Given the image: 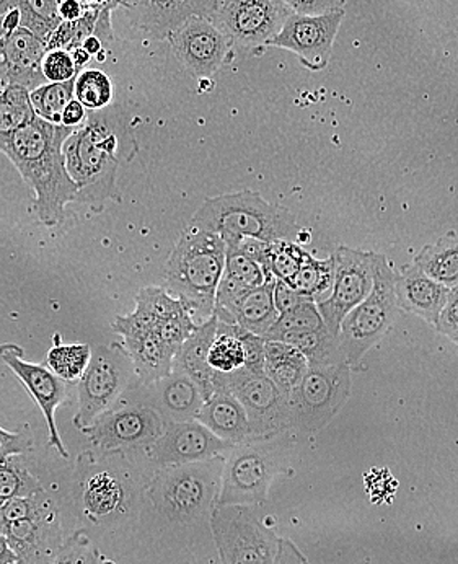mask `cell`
<instances>
[{"mask_svg":"<svg viewBox=\"0 0 458 564\" xmlns=\"http://www.w3.org/2000/svg\"><path fill=\"white\" fill-rule=\"evenodd\" d=\"M138 152L131 118L123 108L88 111L87 120L64 145L67 170L79 186L76 203L101 210L105 203L120 202L118 170Z\"/></svg>","mask_w":458,"mask_h":564,"instance_id":"6da1fadb","label":"cell"},{"mask_svg":"<svg viewBox=\"0 0 458 564\" xmlns=\"http://www.w3.org/2000/svg\"><path fill=\"white\" fill-rule=\"evenodd\" d=\"M74 131L36 115L0 149L35 193L36 213L46 227L59 226L67 204L76 203L79 195L64 154V145Z\"/></svg>","mask_w":458,"mask_h":564,"instance_id":"7a4b0ae2","label":"cell"},{"mask_svg":"<svg viewBox=\"0 0 458 564\" xmlns=\"http://www.w3.org/2000/svg\"><path fill=\"white\" fill-rule=\"evenodd\" d=\"M226 254L227 243L217 234L193 226L186 227L170 253L164 288L188 305L198 325L214 315Z\"/></svg>","mask_w":458,"mask_h":564,"instance_id":"3957f363","label":"cell"},{"mask_svg":"<svg viewBox=\"0 0 458 564\" xmlns=\"http://www.w3.org/2000/svg\"><path fill=\"white\" fill-rule=\"evenodd\" d=\"M189 226L217 234L227 247H236L246 237L271 243L295 240L301 234L286 207L268 203L260 193L250 189L206 199Z\"/></svg>","mask_w":458,"mask_h":564,"instance_id":"277c9868","label":"cell"},{"mask_svg":"<svg viewBox=\"0 0 458 564\" xmlns=\"http://www.w3.org/2000/svg\"><path fill=\"white\" fill-rule=\"evenodd\" d=\"M290 445L287 431L233 445L226 457L216 506H254L266 501L271 484L286 467Z\"/></svg>","mask_w":458,"mask_h":564,"instance_id":"5b68a950","label":"cell"},{"mask_svg":"<svg viewBox=\"0 0 458 564\" xmlns=\"http://www.w3.org/2000/svg\"><path fill=\"white\" fill-rule=\"evenodd\" d=\"M223 465L226 455H217L209 460L161 468L149 486V498L173 521H195L216 505Z\"/></svg>","mask_w":458,"mask_h":564,"instance_id":"8992f818","label":"cell"},{"mask_svg":"<svg viewBox=\"0 0 458 564\" xmlns=\"http://www.w3.org/2000/svg\"><path fill=\"white\" fill-rule=\"evenodd\" d=\"M395 271L383 254L377 257L375 282L369 297L341 323L338 341L346 361H361L385 336L396 315Z\"/></svg>","mask_w":458,"mask_h":564,"instance_id":"52a82bcc","label":"cell"},{"mask_svg":"<svg viewBox=\"0 0 458 564\" xmlns=\"http://www.w3.org/2000/svg\"><path fill=\"white\" fill-rule=\"evenodd\" d=\"M351 395L348 362L308 366L290 399L291 430L314 434L324 430Z\"/></svg>","mask_w":458,"mask_h":564,"instance_id":"ba28073f","label":"cell"},{"mask_svg":"<svg viewBox=\"0 0 458 564\" xmlns=\"http://www.w3.org/2000/svg\"><path fill=\"white\" fill-rule=\"evenodd\" d=\"M210 529L222 564H274L280 539L253 506H214Z\"/></svg>","mask_w":458,"mask_h":564,"instance_id":"9c48e42d","label":"cell"},{"mask_svg":"<svg viewBox=\"0 0 458 564\" xmlns=\"http://www.w3.org/2000/svg\"><path fill=\"white\" fill-rule=\"evenodd\" d=\"M134 372L131 359L123 346H97L91 352L90 364L77 383L79 411L74 417V426L85 430L98 416L113 410L121 402L129 380Z\"/></svg>","mask_w":458,"mask_h":564,"instance_id":"30bf717a","label":"cell"},{"mask_svg":"<svg viewBox=\"0 0 458 564\" xmlns=\"http://www.w3.org/2000/svg\"><path fill=\"white\" fill-rule=\"evenodd\" d=\"M229 390L249 414L251 437L273 436L290 431V399L277 389L266 372L243 369L237 372L217 373L216 392Z\"/></svg>","mask_w":458,"mask_h":564,"instance_id":"8fae6325","label":"cell"},{"mask_svg":"<svg viewBox=\"0 0 458 564\" xmlns=\"http://www.w3.org/2000/svg\"><path fill=\"white\" fill-rule=\"evenodd\" d=\"M377 257L371 251L339 247L335 251L336 274L330 297L317 307L331 335L339 336L346 315L366 301L374 289Z\"/></svg>","mask_w":458,"mask_h":564,"instance_id":"7c38bea8","label":"cell"},{"mask_svg":"<svg viewBox=\"0 0 458 564\" xmlns=\"http://www.w3.org/2000/svg\"><path fill=\"white\" fill-rule=\"evenodd\" d=\"M294 13L283 0H217L212 22L242 47L266 46Z\"/></svg>","mask_w":458,"mask_h":564,"instance_id":"4fadbf2b","label":"cell"},{"mask_svg":"<svg viewBox=\"0 0 458 564\" xmlns=\"http://www.w3.org/2000/svg\"><path fill=\"white\" fill-rule=\"evenodd\" d=\"M161 414L144 404H123L98 416L83 433L105 452L151 448L164 434Z\"/></svg>","mask_w":458,"mask_h":564,"instance_id":"5bb4252c","label":"cell"},{"mask_svg":"<svg viewBox=\"0 0 458 564\" xmlns=\"http://www.w3.org/2000/svg\"><path fill=\"white\" fill-rule=\"evenodd\" d=\"M170 47L186 73L198 79H209L229 63L232 39L205 17H192L167 36Z\"/></svg>","mask_w":458,"mask_h":564,"instance_id":"9a60e30c","label":"cell"},{"mask_svg":"<svg viewBox=\"0 0 458 564\" xmlns=\"http://www.w3.org/2000/svg\"><path fill=\"white\" fill-rule=\"evenodd\" d=\"M342 19L345 10L325 15H302L294 12L284 23L283 30L266 46L292 51L307 69H325Z\"/></svg>","mask_w":458,"mask_h":564,"instance_id":"2e32d148","label":"cell"},{"mask_svg":"<svg viewBox=\"0 0 458 564\" xmlns=\"http://www.w3.org/2000/svg\"><path fill=\"white\" fill-rule=\"evenodd\" d=\"M205 402V393L198 383L178 367H173L165 379L129 387L120 403L144 404L157 411L165 424H170L196 420Z\"/></svg>","mask_w":458,"mask_h":564,"instance_id":"e0dca14e","label":"cell"},{"mask_svg":"<svg viewBox=\"0 0 458 564\" xmlns=\"http://www.w3.org/2000/svg\"><path fill=\"white\" fill-rule=\"evenodd\" d=\"M0 359L22 380L23 386L42 410L47 431H50L51 447L56 448L63 457H67L69 454L56 426V410L69 397L70 382L57 377L50 367L25 361L23 349L13 343L0 345Z\"/></svg>","mask_w":458,"mask_h":564,"instance_id":"ac0fdd59","label":"cell"},{"mask_svg":"<svg viewBox=\"0 0 458 564\" xmlns=\"http://www.w3.org/2000/svg\"><path fill=\"white\" fill-rule=\"evenodd\" d=\"M236 444L220 440L198 420L170 423L157 443L149 448L152 462L159 468L195 464L226 455Z\"/></svg>","mask_w":458,"mask_h":564,"instance_id":"d6986e66","label":"cell"},{"mask_svg":"<svg viewBox=\"0 0 458 564\" xmlns=\"http://www.w3.org/2000/svg\"><path fill=\"white\" fill-rule=\"evenodd\" d=\"M113 329L123 336V349L131 359L139 383H152L170 376L178 352L170 348L157 329L128 321L126 315L115 318Z\"/></svg>","mask_w":458,"mask_h":564,"instance_id":"ffe728a7","label":"cell"},{"mask_svg":"<svg viewBox=\"0 0 458 564\" xmlns=\"http://www.w3.org/2000/svg\"><path fill=\"white\" fill-rule=\"evenodd\" d=\"M0 533L19 556L17 564H50L64 543L56 508L0 525Z\"/></svg>","mask_w":458,"mask_h":564,"instance_id":"44dd1931","label":"cell"},{"mask_svg":"<svg viewBox=\"0 0 458 564\" xmlns=\"http://www.w3.org/2000/svg\"><path fill=\"white\" fill-rule=\"evenodd\" d=\"M216 6L217 0H124L132 25L155 40H167L192 17L212 19Z\"/></svg>","mask_w":458,"mask_h":564,"instance_id":"7402d4cb","label":"cell"},{"mask_svg":"<svg viewBox=\"0 0 458 564\" xmlns=\"http://www.w3.org/2000/svg\"><path fill=\"white\" fill-rule=\"evenodd\" d=\"M47 41L29 29H19L0 43V80L3 85H22L30 91L47 84L43 59Z\"/></svg>","mask_w":458,"mask_h":564,"instance_id":"603a6c76","label":"cell"},{"mask_svg":"<svg viewBox=\"0 0 458 564\" xmlns=\"http://www.w3.org/2000/svg\"><path fill=\"white\" fill-rule=\"evenodd\" d=\"M395 294L400 308L436 326L452 289L427 276L416 263H412L395 273Z\"/></svg>","mask_w":458,"mask_h":564,"instance_id":"cb8c5ba5","label":"cell"},{"mask_svg":"<svg viewBox=\"0 0 458 564\" xmlns=\"http://www.w3.org/2000/svg\"><path fill=\"white\" fill-rule=\"evenodd\" d=\"M196 420L229 443L237 445L251 440L249 414L229 390H220L206 400Z\"/></svg>","mask_w":458,"mask_h":564,"instance_id":"d4e9b609","label":"cell"},{"mask_svg":"<svg viewBox=\"0 0 458 564\" xmlns=\"http://www.w3.org/2000/svg\"><path fill=\"white\" fill-rule=\"evenodd\" d=\"M217 326H219V318L216 315L201 323L196 332L186 339L185 345L179 348L175 366H173L188 373L198 383L206 400L216 393L217 373L210 369L208 358L210 345L216 338Z\"/></svg>","mask_w":458,"mask_h":564,"instance_id":"484cf974","label":"cell"},{"mask_svg":"<svg viewBox=\"0 0 458 564\" xmlns=\"http://www.w3.org/2000/svg\"><path fill=\"white\" fill-rule=\"evenodd\" d=\"M264 352H266L264 372L276 383L277 389L286 395V399H291L295 387L307 373V359L290 343L271 341V339H266Z\"/></svg>","mask_w":458,"mask_h":564,"instance_id":"4316f807","label":"cell"},{"mask_svg":"<svg viewBox=\"0 0 458 564\" xmlns=\"http://www.w3.org/2000/svg\"><path fill=\"white\" fill-rule=\"evenodd\" d=\"M274 284L276 281H270L251 289L237 307L236 325L253 335L266 336L271 326L280 318V312L274 304Z\"/></svg>","mask_w":458,"mask_h":564,"instance_id":"83f0119b","label":"cell"},{"mask_svg":"<svg viewBox=\"0 0 458 564\" xmlns=\"http://www.w3.org/2000/svg\"><path fill=\"white\" fill-rule=\"evenodd\" d=\"M417 267L437 282L449 285L450 289L458 285V237L447 236L436 243L427 245L416 254Z\"/></svg>","mask_w":458,"mask_h":564,"instance_id":"f1b7e54d","label":"cell"},{"mask_svg":"<svg viewBox=\"0 0 458 564\" xmlns=\"http://www.w3.org/2000/svg\"><path fill=\"white\" fill-rule=\"evenodd\" d=\"M208 362L214 372L222 376L246 367L247 352L242 339V326L219 322L216 338L210 345Z\"/></svg>","mask_w":458,"mask_h":564,"instance_id":"f546056e","label":"cell"},{"mask_svg":"<svg viewBox=\"0 0 458 564\" xmlns=\"http://www.w3.org/2000/svg\"><path fill=\"white\" fill-rule=\"evenodd\" d=\"M124 502V489L120 481L108 474L94 475L87 481L84 492V508L88 518L100 522L101 519L117 514Z\"/></svg>","mask_w":458,"mask_h":564,"instance_id":"4dcf8cb0","label":"cell"},{"mask_svg":"<svg viewBox=\"0 0 458 564\" xmlns=\"http://www.w3.org/2000/svg\"><path fill=\"white\" fill-rule=\"evenodd\" d=\"M280 341L290 343L307 359L308 366H327V364L348 362L341 348L338 336H334L325 326L312 332L295 333L281 338ZM349 364V362H348Z\"/></svg>","mask_w":458,"mask_h":564,"instance_id":"1f68e13d","label":"cell"},{"mask_svg":"<svg viewBox=\"0 0 458 564\" xmlns=\"http://www.w3.org/2000/svg\"><path fill=\"white\" fill-rule=\"evenodd\" d=\"M36 117L30 90L22 85H7L0 95V149L13 132Z\"/></svg>","mask_w":458,"mask_h":564,"instance_id":"d6a6232c","label":"cell"},{"mask_svg":"<svg viewBox=\"0 0 458 564\" xmlns=\"http://www.w3.org/2000/svg\"><path fill=\"white\" fill-rule=\"evenodd\" d=\"M336 274V258L335 254L325 258V260H317V258L308 254L307 261L304 267L297 271L295 276H292L290 284L295 291L301 292L305 297L314 302L324 301V295L334 289Z\"/></svg>","mask_w":458,"mask_h":564,"instance_id":"836d02e7","label":"cell"},{"mask_svg":"<svg viewBox=\"0 0 458 564\" xmlns=\"http://www.w3.org/2000/svg\"><path fill=\"white\" fill-rule=\"evenodd\" d=\"M77 77L67 82H47L30 91L35 113L43 120L63 124V113L67 105L76 98Z\"/></svg>","mask_w":458,"mask_h":564,"instance_id":"e575fe53","label":"cell"},{"mask_svg":"<svg viewBox=\"0 0 458 564\" xmlns=\"http://www.w3.org/2000/svg\"><path fill=\"white\" fill-rule=\"evenodd\" d=\"M308 254L310 253L294 240H274L270 243L266 267L263 268L266 282L290 281L304 267Z\"/></svg>","mask_w":458,"mask_h":564,"instance_id":"d590c367","label":"cell"},{"mask_svg":"<svg viewBox=\"0 0 458 564\" xmlns=\"http://www.w3.org/2000/svg\"><path fill=\"white\" fill-rule=\"evenodd\" d=\"M22 12V29L50 40L54 30L63 23L59 6L63 0H10Z\"/></svg>","mask_w":458,"mask_h":564,"instance_id":"8d00e7d4","label":"cell"},{"mask_svg":"<svg viewBox=\"0 0 458 564\" xmlns=\"http://www.w3.org/2000/svg\"><path fill=\"white\" fill-rule=\"evenodd\" d=\"M43 485L15 457L0 460V505L13 498H32L43 492Z\"/></svg>","mask_w":458,"mask_h":564,"instance_id":"74e56055","label":"cell"},{"mask_svg":"<svg viewBox=\"0 0 458 564\" xmlns=\"http://www.w3.org/2000/svg\"><path fill=\"white\" fill-rule=\"evenodd\" d=\"M88 345H56L47 351V367L67 382L79 380L91 359Z\"/></svg>","mask_w":458,"mask_h":564,"instance_id":"f35d334b","label":"cell"},{"mask_svg":"<svg viewBox=\"0 0 458 564\" xmlns=\"http://www.w3.org/2000/svg\"><path fill=\"white\" fill-rule=\"evenodd\" d=\"M324 317L318 311L317 302H305L294 311L280 315L277 322L271 326L264 338L271 341H280L281 338L295 333L312 332V329L325 328Z\"/></svg>","mask_w":458,"mask_h":564,"instance_id":"ab89813d","label":"cell"},{"mask_svg":"<svg viewBox=\"0 0 458 564\" xmlns=\"http://www.w3.org/2000/svg\"><path fill=\"white\" fill-rule=\"evenodd\" d=\"M113 95V84L103 70L85 69L77 76L76 98L88 111L111 107Z\"/></svg>","mask_w":458,"mask_h":564,"instance_id":"60d3db41","label":"cell"},{"mask_svg":"<svg viewBox=\"0 0 458 564\" xmlns=\"http://www.w3.org/2000/svg\"><path fill=\"white\" fill-rule=\"evenodd\" d=\"M223 276L239 282L243 288L257 289L266 282L263 268L257 261L251 260L249 254L243 253L240 248L227 247L226 270Z\"/></svg>","mask_w":458,"mask_h":564,"instance_id":"b9f144b4","label":"cell"},{"mask_svg":"<svg viewBox=\"0 0 458 564\" xmlns=\"http://www.w3.org/2000/svg\"><path fill=\"white\" fill-rule=\"evenodd\" d=\"M50 564H100V552L84 530H77L64 540Z\"/></svg>","mask_w":458,"mask_h":564,"instance_id":"7bdbcfd3","label":"cell"},{"mask_svg":"<svg viewBox=\"0 0 458 564\" xmlns=\"http://www.w3.org/2000/svg\"><path fill=\"white\" fill-rule=\"evenodd\" d=\"M54 508L56 505L46 491L32 496V498H13L0 505V525L33 518V516L43 514Z\"/></svg>","mask_w":458,"mask_h":564,"instance_id":"ee69618b","label":"cell"},{"mask_svg":"<svg viewBox=\"0 0 458 564\" xmlns=\"http://www.w3.org/2000/svg\"><path fill=\"white\" fill-rule=\"evenodd\" d=\"M83 70L77 67L73 53L66 50L47 51L43 59V74L47 82H67L79 76Z\"/></svg>","mask_w":458,"mask_h":564,"instance_id":"f6af8a7d","label":"cell"},{"mask_svg":"<svg viewBox=\"0 0 458 564\" xmlns=\"http://www.w3.org/2000/svg\"><path fill=\"white\" fill-rule=\"evenodd\" d=\"M33 448V436L30 427H23L22 431L10 433V431L0 427V460L7 457L25 454Z\"/></svg>","mask_w":458,"mask_h":564,"instance_id":"bcb514c9","label":"cell"},{"mask_svg":"<svg viewBox=\"0 0 458 564\" xmlns=\"http://www.w3.org/2000/svg\"><path fill=\"white\" fill-rule=\"evenodd\" d=\"M295 13L302 15H325V13L345 10L346 0H283Z\"/></svg>","mask_w":458,"mask_h":564,"instance_id":"7dc6e473","label":"cell"},{"mask_svg":"<svg viewBox=\"0 0 458 564\" xmlns=\"http://www.w3.org/2000/svg\"><path fill=\"white\" fill-rule=\"evenodd\" d=\"M305 302H310V299L295 291L290 282L276 280V284H274V304H276L280 315L294 311L295 307L305 304Z\"/></svg>","mask_w":458,"mask_h":564,"instance_id":"c3c4849f","label":"cell"},{"mask_svg":"<svg viewBox=\"0 0 458 564\" xmlns=\"http://www.w3.org/2000/svg\"><path fill=\"white\" fill-rule=\"evenodd\" d=\"M436 329L440 335L452 339L454 343L458 341V292H452L450 295L449 302L437 322Z\"/></svg>","mask_w":458,"mask_h":564,"instance_id":"681fc988","label":"cell"},{"mask_svg":"<svg viewBox=\"0 0 458 564\" xmlns=\"http://www.w3.org/2000/svg\"><path fill=\"white\" fill-rule=\"evenodd\" d=\"M274 564H310L308 560L298 552L297 546L291 540H280V550H277L276 562Z\"/></svg>","mask_w":458,"mask_h":564,"instance_id":"f907efd6","label":"cell"},{"mask_svg":"<svg viewBox=\"0 0 458 564\" xmlns=\"http://www.w3.org/2000/svg\"><path fill=\"white\" fill-rule=\"evenodd\" d=\"M88 110L80 104L77 98H74L69 105H67L66 110L63 113V124L69 126V128L77 129L79 126H83L85 120H87Z\"/></svg>","mask_w":458,"mask_h":564,"instance_id":"816d5d0a","label":"cell"},{"mask_svg":"<svg viewBox=\"0 0 458 564\" xmlns=\"http://www.w3.org/2000/svg\"><path fill=\"white\" fill-rule=\"evenodd\" d=\"M85 9L87 7L80 0H63L59 6V15L63 22H77L83 19Z\"/></svg>","mask_w":458,"mask_h":564,"instance_id":"f5cc1de1","label":"cell"},{"mask_svg":"<svg viewBox=\"0 0 458 564\" xmlns=\"http://www.w3.org/2000/svg\"><path fill=\"white\" fill-rule=\"evenodd\" d=\"M19 563V556L15 555L12 549H10L9 542L6 536L0 533V564H17Z\"/></svg>","mask_w":458,"mask_h":564,"instance_id":"db71d44e","label":"cell"},{"mask_svg":"<svg viewBox=\"0 0 458 564\" xmlns=\"http://www.w3.org/2000/svg\"><path fill=\"white\" fill-rule=\"evenodd\" d=\"M83 47L90 56H98V54L105 51V44L95 35L88 36V39L84 41Z\"/></svg>","mask_w":458,"mask_h":564,"instance_id":"11a10c76","label":"cell"},{"mask_svg":"<svg viewBox=\"0 0 458 564\" xmlns=\"http://www.w3.org/2000/svg\"><path fill=\"white\" fill-rule=\"evenodd\" d=\"M74 61H76L77 67H79L80 70L84 69L85 66H87L88 61H90V54L87 53V51L84 50V47H77V50L73 51Z\"/></svg>","mask_w":458,"mask_h":564,"instance_id":"9f6ffc18","label":"cell"},{"mask_svg":"<svg viewBox=\"0 0 458 564\" xmlns=\"http://www.w3.org/2000/svg\"><path fill=\"white\" fill-rule=\"evenodd\" d=\"M108 0H94V6H98V7H101V6H105V3H107Z\"/></svg>","mask_w":458,"mask_h":564,"instance_id":"6f0895ef","label":"cell"},{"mask_svg":"<svg viewBox=\"0 0 458 564\" xmlns=\"http://www.w3.org/2000/svg\"><path fill=\"white\" fill-rule=\"evenodd\" d=\"M80 2H83L85 7H88L91 6V3H94V0H80Z\"/></svg>","mask_w":458,"mask_h":564,"instance_id":"680465c9","label":"cell"},{"mask_svg":"<svg viewBox=\"0 0 458 564\" xmlns=\"http://www.w3.org/2000/svg\"><path fill=\"white\" fill-rule=\"evenodd\" d=\"M3 90H6V85H3V82L0 80V95H2Z\"/></svg>","mask_w":458,"mask_h":564,"instance_id":"91938a15","label":"cell"},{"mask_svg":"<svg viewBox=\"0 0 458 564\" xmlns=\"http://www.w3.org/2000/svg\"><path fill=\"white\" fill-rule=\"evenodd\" d=\"M452 292H458V285H457V288L452 289Z\"/></svg>","mask_w":458,"mask_h":564,"instance_id":"94428289","label":"cell"},{"mask_svg":"<svg viewBox=\"0 0 458 564\" xmlns=\"http://www.w3.org/2000/svg\"><path fill=\"white\" fill-rule=\"evenodd\" d=\"M456 345L458 346V341L456 343Z\"/></svg>","mask_w":458,"mask_h":564,"instance_id":"6125c7cd","label":"cell"}]
</instances>
